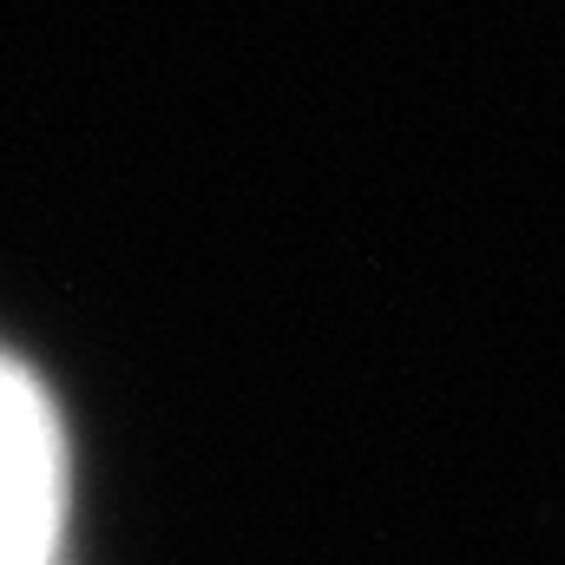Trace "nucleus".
Instances as JSON below:
<instances>
[{
	"label": "nucleus",
	"mask_w": 565,
	"mask_h": 565,
	"mask_svg": "<svg viewBox=\"0 0 565 565\" xmlns=\"http://www.w3.org/2000/svg\"><path fill=\"white\" fill-rule=\"evenodd\" d=\"M66 507V447L33 375L0 355V565H46Z\"/></svg>",
	"instance_id": "f257e3e1"
}]
</instances>
